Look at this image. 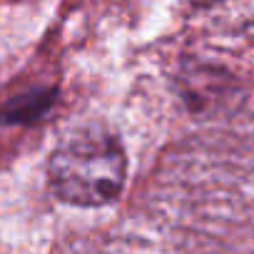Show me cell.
<instances>
[{
	"mask_svg": "<svg viewBox=\"0 0 254 254\" xmlns=\"http://www.w3.org/2000/svg\"><path fill=\"white\" fill-rule=\"evenodd\" d=\"M125 182V155L112 135L90 130L65 140L50 160V185L63 202L102 207L117 199Z\"/></svg>",
	"mask_w": 254,
	"mask_h": 254,
	"instance_id": "obj_1",
	"label": "cell"
}]
</instances>
